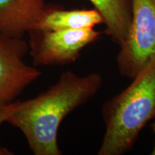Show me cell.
Here are the masks:
<instances>
[{
    "label": "cell",
    "instance_id": "obj_4",
    "mask_svg": "<svg viewBox=\"0 0 155 155\" xmlns=\"http://www.w3.org/2000/svg\"><path fill=\"white\" fill-rule=\"evenodd\" d=\"M119 48L118 71L131 80L155 57V0H132L130 27Z\"/></svg>",
    "mask_w": 155,
    "mask_h": 155
},
{
    "label": "cell",
    "instance_id": "obj_5",
    "mask_svg": "<svg viewBox=\"0 0 155 155\" xmlns=\"http://www.w3.org/2000/svg\"><path fill=\"white\" fill-rule=\"evenodd\" d=\"M28 51V43L23 38L0 34V106L16 101L41 75L38 68L24 61Z\"/></svg>",
    "mask_w": 155,
    "mask_h": 155
},
{
    "label": "cell",
    "instance_id": "obj_6",
    "mask_svg": "<svg viewBox=\"0 0 155 155\" xmlns=\"http://www.w3.org/2000/svg\"><path fill=\"white\" fill-rule=\"evenodd\" d=\"M47 8L45 0H0V34L23 38L38 28Z\"/></svg>",
    "mask_w": 155,
    "mask_h": 155
},
{
    "label": "cell",
    "instance_id": "obj_8",
    "mask_svg": "<svg viewBox=\"0 0 155 155\" xmlns=\"http://www.w3.org/2000/svg\"><path fill=\"white\" fill-rule=\"evenodd\" d=\"M103 23V17L96 9L65 10L48 7L38 28L53 30H79L94 28Z\"/></svg>",
    "mask_w": 155,
    "mask_h": 155
},
{
    "label": "cell",
    "instance_id": "obj_1",
    "mask_svg": "<svg viewBox=\"0 0 155 155\" xmlns=\"http://www.w3.org/2000/svg\"><path fill=\"white\" fill-rule=\"evenodd\" d=\"M103 78L99 73L85 75L67 71L47 90L33 98L21 101L7 119L22 131L35 155H61L58 141L62 121L99 92Z\"/></svg>",
    "mask_w": 155,
    "mask_h": 155
},
{
    "label": "cell",
    "instance_id": "obj_7",
    "mask_svg": "<svg viewBox=\"0 0 155 155\" xmlns=\"http://www.w3.org/2000/svg\"><path fill=\"white\" fill-rule=\"evenodd\" d=\"M104 19V32L120 46L127 38L131 20L132 0H88Z\"/></svg>",
    "mask_w": 155,
    "mask_h": 155
},
{
    "label": "cell",
    "instance_id": "obj_10",
    "mask_svg": "<svg viewBox=\"0 0 155 155\" xmlns=\"http://www.w3.org/2000/svg\"><path fill=\"white\" fill-rule=\"evenodd\" d=\"M151 127L152 128L153 132H154V137H155V121H154V123H153L151 125ZM151 154H152V155H155V144H154V148H153V150H152V152H151Z\"/></svg>",
    "mask_w": 155,
    "mask_h": 155
},
{
    "label": "cell",
    "instance_id": "obj_9",
    "mask_svg": "<svg viewBox=\"0 0 155 155\" xmlns=\"http://www.w3.org/2000/svg\"><path fill=\"white\" fill-rule=\"evenodd\" d=\"M18 104L19 100H16L10 103V104L0 106V125L4 122L7 121L9 116L16 111L17 108H18ZM7 152H7V150H2L0 147V154H7Z\"/></svg>",
    "mask_w": 155,
    "mask_h": 155
},
{
    "label": "cell",
    "instance_id": "obj_2",
    "mask_svg": "<svg viewBox=\"0 0 155 155\" xmlns=\"http://www.w3.org/2000/svg\"><path fill=\"white\" fill-rule=\"evenodd\" d=\"M131 80L124 90L102 106L105 131L98 155L129 152L141 130L155 119V57Z\"/></svg>",
    "mask_w": 155,
    "mask_h": 155
},
{
    "label": "cell",
    "instance_id": "obj_3",
    "mask_svg": "<svg viewBox=\"0 0 155 155\" xmlns=\"http://www.w3.org/2000/svg\"><path fill=\"white\" fill-rule=\"evenodd\" d=\"M28 53L35 67L62 66L77 61L85 48L100 38L94 28L30 31Z\"/></svg>",
    "mask_w": 155,
    "mask_h": 155
}]
</instances>
